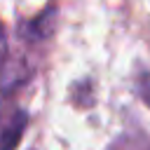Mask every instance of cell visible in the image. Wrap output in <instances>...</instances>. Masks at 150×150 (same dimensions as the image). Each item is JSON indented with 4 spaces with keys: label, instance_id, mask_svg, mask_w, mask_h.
Here are the masks:
<instances>
[{
    "label": "cell",
    "instance_id": "obj_1",
    "mask_svg": "<svg viewBox=\"0 0 150 150\" xmlns=\"http://www.w3.org/2000/svg\"><path fill=\"white\" fill-rule=\"evenodd\" d=\"M5 56H7V38H5V28L0 23V66H2Z\"/></svg>",
    "mask_w": 150,
    "mask_h": 150
}]
</instances>
